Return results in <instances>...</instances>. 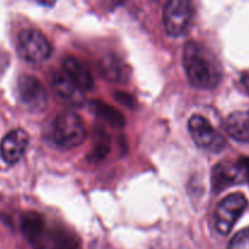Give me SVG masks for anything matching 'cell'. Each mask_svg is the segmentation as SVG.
Masks as SVG:
<instances>
[{
	"instance_id": "1",
	"label": "cell",
	"mask_w": 249,
	"mask_h": 249,
	"mask_svg": "<svg viewBox=\"0 0 249 249\" xmlns=\"http://www.w3.org/2000/svg\"><path fill=\"white\" fill-rule=\"evenodd\" d=\"M184 67L190 82L198 89H214L223 71L213 53L198 41H189L184 49Z\"/></svg>"
},
{
	"instance_id": "2",
	"label": "cell",
	"mask_w": 249,
	"mask_h": 249,
	"mask_svg": "<svg viewBox=\"0 0 249 249\" xmlns=\"http://www.w3.org/2000/svg\"><path fill=\"white\" fill-rule=\"evenodd\" d=\"M50 138L58 147L74 148L85 140L87 130L78 114L72 111H63L53 118Z\"/></svg>"
},
{
	"instance_id": "3",
	"label": "cell",
	"mask_w": 249,
	"mask_h": 249,
	"mask_svg": "<svg viewBox=\"0 0 249 249\" xmlns=\"http://www.w3.org/2000/svg\"><path fill=\"white\" fill-rule=\"evenodd\" d=\"M242 182L249 184V158H241L237 162L224 160L212 170V187L215 194Z\"/></svg>"
},
{
	"instance_id": "4",
	"label": "cell",
	"mask_w": 249,
	"mask_h": 249,
	"mask_svg": "<svg viewBox=\"0 0 249 249\" xmlns=\"http://www.w3.org/2000/svg\"><path fill=\"white\" fill-rule=\"evenodd\" d=\"M195 16V6L189 0H170L163 9V23L170 36H181L189 31Z\"/></svg>"
},
{
	"instance_id": "5",
	"label": "cell",
	"mask_w": 249,
	"mask_h": 249,
	"mask_svg": "<svg viewBox=\"0 0 249 249\" xmlns=\"http://www.w3.org/2000/svg\"><path fill=\"white\" fill-rule=\"evenodd\" d=\"M50 43L41 32L36 29H24L18 34L17 53L23 60L32 63L43 62L51 55Z\"/></svg>"
},
{
	"instance_id": "6",
	"label": "cell",
	"mask_w": 249,
	"mask_h": 249,
	"mask_svg": "<svg viewBox=\"0 0 249 249\" xmlns=\"http://www.w3.org/2000/svg\"><path fill=\"white\" fill-rule=\"evenodd\" d=\"M189 131L198 147L215 153L225 150V138L204 117L199 114L192 116L189 121Z\"/></svg>"
},
{
	"instance_id": "7",
	"label": "cell",
	"mask_w": 249,
	"mask_h": 249,
	"mask_svg": "<svg viewBox=\"0 0 249 249\" xmlns=\"http://www.w3.org/2000/svg\"><path fill=\"white\" fill-rule=\"evenodd\" d=\"M247 198L242 194H232L218 204L214 215L215 229L221 235H228L247 208Z\"/></svg>"
},
{
	"instance_id": "8",
	"label": "cell",
	"mask_w": 249,
	"mask_h": 249,
	"mask_svg": "<svg viewBox=\"0 0 249 249\" xmlns=\"http://www.w3.org/2000/svg\"><path fill=\"white\" fill-rule=\"evenodd\" d=\"M18 95L26 107L33 112H40L48 105V91L38 78L22 75L18 80Z\"/></svg>"
},
{
	"instance_id": "9",
	"label": "cell",
	"mask_w": 249,
	"mask_h": 249,
	"mask_svg": "<svg viewBox=\"0 0 249 249\" xmlns=\"http://www.w3.org/2000/svg\"><path fill=\"white\" fill-rule=\"evenodd\" d=\"M29 135L23 129H15L7 133L0 143V155L7 164H16L26 153Z\"/></svg>"
},
{
	"instance_id": "10",
	"label": "cell",
	"mask_w": 249,
	"mask_h": 249,
	"mask_svg": "<svg viewBox=\"0 0 249 249\" xmlns=\"http://www.w3.org/2000/svg\"><path fill=\"white\" fill-rule=\"evenodd\" d=\"M22 232L34 249H45V223L43 216L36 213H28L22 218Z\"/></svg>"
},
{
	"instance_id": "11",
	"label": "cell",
	"mask_w": 249,
	"mask_h": 249,
	"mask_svg": "<svg viewBox=\"0 0 249 249\" xmlns=\"http://www.w3.org/2000/svg\"><path fill=\"white\" fill-rule=\"evenodd\" d=\"M63 72L77 85L80 91L90 90L94 87V79L90 71L78 58L66 57L63 60Z\"/></svg>"
},
{
	"instance_id": "12",
	"label": "cell",
	"mask_w": 249,
	"mask_h": 249,
	"mask_svg": "<svg viewBox=\"0 0 249 249\" xmlns=\"http://www.w3.org/2000/svg\"><path fill=\"white\" fill-rule=\"evenodd\" d=\"M53 88L56 94L62 100L67 101L71 105H82L83 102V91H80L77 85L66 75L63 71H58L53 74Z\"/></svg>"
},
{
	"instance_id": "13",
	"label": "cell",
	"mask_w": 249,
	"mask_h": 249,
	"mask_svg": "<svg viewBox=\"0 0 249 249\" xmlns=\"http://www.w3.org/2000/svg\"><path fill=\"white\" fill-rule=\"evenodd\" d=\"M225 130L233 140L249 143V111L231 113L225 121Z\"/></svg>"
},
{
	"instance_id": "14",
	"label": "cell",
	"mask_w": 249,
	"mask_h": 249,
	"mask_svg": "<svg viewBox=\"0 0 249 249\" xmlns=\"http://www.w3.org/2000/svg\"><path fill=\"white\" fill-rule=\"evenodd\" d=\"M100 70L106 79L112 82L123 83L128 80L129 70L125 63L113 53L104 56L100 61Z\"/></svg>"
},
{
	"instance_id": "15",
	"label": "cell",
	"mask_w": 249,
	"mask_h": 249,
	"mask_svg": "<svg viewBox=\"0 0 249 249\" xmlns=\"http://www.w3.org/2000/svg\"><path fill=\"white\" fill-rule=\"evenodd\" d=\"M91 108L92 111H94V113L96 114L99 118H101L102 121L111 124V125L122 128V126L125 124V119H124L123 114H122L118 109L113 108V107L105 104V102L92 101Z\"/></svg>"
},
{
	"instance_id": "16",
	"label": "cell",
	"mask_w": 249,
	"mask_h": 249,
	"mask_svg": "<svg viewBox=\"0 0 249 249\" xmlns=\"http://www.w3.org/2000/svg\"><path fill=\"white\" fill-rule=\"evenodd\" d=\"M51 249H82L77 236L67 230H56L50 236Z\"/></svg>"
},
{
	"instance_id": "17",
	"label": "cell",
	"mask_w": 249,
	"mask_h": 249,
	"mask_svg": "<svg viewBox=\"0 0 249 249\" xmlns=\"http://www.w3.org/2000/svg\"><path fill=\"white\" fill-rule=\"evenodd\" d=\"M96 142H95L89 157L91 162H99V160H104L109 151L108 136L105 133H102V131H99V133L96 134Z\"/></svg>"
},
{
	"instance_id": "18",
	"label": "cell",
	"mask_w": 249,
	"mask_h": 249,
	"mask_svg": "<svg viewBox=\"0 0 249 249\" xmlns=\"http://www.w3.org/2000/svg\"><path fill=\"white\" fill-rule=\"evenodd\" d=\"M228 249H249V228L236 233L229 243Z\"/></svg>"
},
{
	"instance_id": "19",
	"label": "cell",
	"mask_w": 249,
	"mask_h": 249,
	"mask_svg": "<svg viewBox=\"0 0 249 249\" xmlns=\"http://www.w3.org/2000/svg\"><path fill=\"white\" fill-rule=\"evenodd\" d=\"M116 99L118 100L121 104L126 105V106H133L134 102V97L130 96V95L125 94V92H117L116 94Z\"/></svg>"
},
{
	"instance_id": "20",
	"label": "cell",
	"mask_w": 249,
	"mask_h": 249,
	"mask_svg": "<svg viewBox=\"0 0 249 249\" xmlns=\"http://www.w3.org/2000/svg\"><path fill=\"white\" fill-rule=\"evenodd\" d=\"M241 84H242V87L245 88V90L249 95V72L243 73L242 77H241Z\"/></svg>"
}]
</instances>
